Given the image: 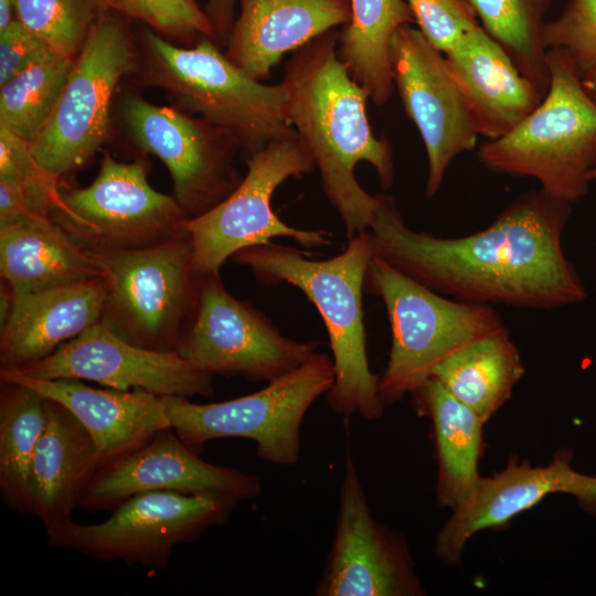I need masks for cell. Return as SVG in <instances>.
Masks as SVG:
<instances>
[{"label":"cell","mask_w":596,"mask_h":596,"mask_svg":"<svg viewBox=\"0 0 596 596\" xmlns=\"http://www.w3.org/2000/svg\"><path fill=\"white\" fill-rule=\"evenodd\" d=\"M571 213L572 203L538 189L510 202L486 228L444 238L411 230L395 201L379 194L370 232L376 256L440 295L547 310L586 298L562 247Z\"/></svg>","instance_id":"cell-1"},{"label":"cell","mask_w":596,"mask_h":596,"mask_svg":"<svg viewBox=\"0 0 596 596\" xmlns=\"http://www.w3.org/2000/svg\"><path fill=\"white\" fill-rule=\"evenodd\" d=\"M336 30L292 52L285 66L286 116L319 171L323 193L339 213L348 238L370 230L379 194L368 193L354 175L370 163L383 189L394 182L392 149L376 138L366 114L364 87L339 58Z\"/></svg>","instance_id":"cell-2"},{"label":"cell","mask_w":596,"mask_h":596,"mask_svg":"<svg viewBox=\"0 0 596 596\" xmlns=\"http://www.w3.org/2000/svg\"><path fill=\"white\" fill-rule=\"evenodd\" d=\"M309 253L268 243L248 247L232 258L249 267L262 284H290L315 305L326 326L334 383L327 395L338 415L379 418L384 403L379 376L369 365L362 292L369 264L375 255L370 230L349 238L345 249L329 259H309Z\"/></svg>","instance_id":"cell-3"},{"label":"cell","mask_w":596,"mask_h":596,"mask_svg":"<svg viewBox=\"0 0 596 596\" xmlns=\"http://www.w3.org/2000/svg\"><path fill=\"white\" fill-rule=\"evenodd\" d=\"M137 46L138 65L131 75L137 86L162 89L172 106L228 135L245 158L296 132L287 120L283 82L268 85L251 77L214 39L181 46L148 26Z\"/></svg>","instance_id":"cell-4"},{"label":"cell","mask_w":596,"mask_h":596,"mask_svg":"<svg viewBox=\"0 0 596 596\" xmlns=\"http://www.w3.org/2000/svg\"><path fill=\"white\" fill-rule=\"evenodd\" d=\"M546 63L542 102L511 131L482 143L478 159L492 172L534 178L547 194L574 203L587 194L596 167V103L563 51L547 50Z\"/></svg>","instance_id":"cell-5"},{"label":"cell","mask_w":596,"mask_h":596,"mask_svg":"<svg viewBox=\"0 0 596 596\" xmlns=\"http://www.w3.org/2000/svg\"><path fill=\"white\" fill-rule=\"evenodd\" d=\"M364 289L383 300L391 323V352L379 376L385 406L413 394L457 350L507 329L490 305L445 298L376 255Z\"/></svg>","instance_id":"cell-6"},{"label":"cell","mask_w":596,"mask_h":596,"mask_svg":"<svg viewBox=\"0 0 596 596\" xmlns=\"http://www.w3.org/2000/svg\"><path fill=\"white\" fill-rule=\"evenodd\" d=\"M333 383L332 358L315 351L300 366L248 395L209 404L175 395L162 401L173 430L199 455L213 439L241 437L255 441L262 460L291 466L299 459L306 413Z\"/></svg>","instance_id":"cell-7"},{"label":"cell","mask_w":596,"mask_h":596,"mask_svg":"<svg viewBox=\"0 0 596 596\" xmlns=\"http://www.w3.org/2000/svg\"><path fill=\"white\" fill-rule=\"evenodd\" d=\"M89 251L107 285L100 322L140 348L178 351L199 284L189 235L181 231L143 247Z\"/></svg>","instance_id":"cell-8"},{"label":"cell","mask_w":596,"mask_h":596,"mask_svg":"<svg viewBox=\"0 0 596 596\" xmlns=\"http://www.w3.org/2000/svg\"><path fill=\"white\" fill-rule=\"evenodd\" d=\"M126 15L103 14L75 57L61 98L29 143L31 155L55 178L84 167L106 142L114 95L138 65V46Z\"/></svg>","instance_id":"cell-9"},{"label":"cell","mask_w":596,"mask_h":596,"mask_svg":"<svg viewBox=\"0 0 596 596\" xmlns=\"http://www.w3.org/2000/svg\"><path fill=\"white\" fill-rule=\"evenodd\" d=\"M247 172L235 190L210 211L184 220L196 276L219 273L242 249L289 237L305 247L330 244L324 230H301L280 220L272 206L276 189L290 178L311 173L315 162L297 132L245 158Z\"/></svg>","instance_id":"cell-10"},{"label":"cell","mask_w":596,"mask_h":596,"mask_svg":"<svg viewBox=\"0 0 596 596\" xmlns=\"http://www.w3.org/2000/svg\"><path fill=\"white\" fill-rule=\"evenodd\" d=\"M240 502L214 492H142L115 508L102 523L71 519L47 529L46 541L51 547L99 561L163 570L177 545L198 540L209 528L226 522Z\"/></svg>","instance_id":"cell-11"},{"label":"cell","mask_w":596,"mask_h":596,"mask_svg":"<svg viewBox=\"0 0 596 596\" xmlns=\"http://www.w3.org/2000/svg\"><path fill=\"white\" fill-rule=\"evenodd\" d=\"M51 216L88 249L152 245L180 233L189 217L173 195L150 185L143 160L124 162L108 153L87 187L60 192Z\"/></svg>","instance_id":"cell-12"},{"label":"cell","mask_w":596,"mask_h":596,"mask_svg":"<svg viewBox=\"0 0 596 596\" xmlns=\"http://www.w3.org/2000/svg\"><path fill=\"white\" fill-rule=\"evenodd\" d=\"M119 116L129 140L166 166L172 195L189 217L216 206L242 181L234 164L240 147L204 119L128 92L120 100Z\"/></svg>","instance_id":"cell-13"},{"label":"cell","mask_w":596,"mask_h":596,"mask_svg":"<svg viewBox=\"0 0 596 596\" xmlns=\"http://www.w3.org/2000/svg\"><path fill=\"white\" fill-rule=\"evenodd\" d=\"M178 352L214 375L270 382L300 366L317 342L283 336L263 312L232 296L219 273L200 276Z\"/></svg>","instance_id":"cell-14"},{"label":"cell","mask_w":596,"mask_h":596,"mask_svg":"<svg viewBox=\"0 0 596 596\" xmlns=\"http://www.w3.org/2000/svg\"><path fill=\"white\" fill-rule=\"evenodd\" d=\"M315 594L425 595L405 540L373 517L350 451L344 460L336 531Z\"/></svg>","instance_id":"cell-15"},{"label":"cell","mask_w":596,"mask_h":596,"mask_svg":"<svg viewBox=\"0 0 596 596\" xmlns=\"http://www.w3.org/2000/svg\"><path fill=\"white\" fill-rule=\"evenodd\" d=\"M390 60L402 105L426 149L425 192L427 198H433L453 160L473 150L480 135L445 55L418 29L407 24L396 30Z\"/></svg>","instance_id":"cell-16"},{"label":"cell","mask_w":596,"mask_h":596,"mask_svg":"<svg viewBox=\"0 0 596 596\" xmlns=\"http://www.w3.org/2000/svg\"><path fill=\"white\" fill-rule=\"evenodd\" d=\"M11 370L42 380H86L121 391L141 389L159 396L213 394V375L178 351L140 348L100 321L46 358Z\"/></svg>","instance_id":"cell-17"},{"label":"cell","mask_w":596,"mask_h":596,"mask_svg":"<svg viewBox=\"0 0 596 596\" xmlns=\"http://www.w3.org/2000/svg\"><path fill=\"white\" fill-rule=\"evenodd\" d=\"M149 491L214 492L243 501L257 497L262 483L240 469L203 460L169 427L103 465L84 490L79 507L92 513L113 511L130 497Z\"/></svg>","instance_id":"cell-18"},{"label":"cell","mask_w":596,"mask_h":596,"mask_svg":"<svg viewBox=\"0 0 596 596\" xmlns=\"http://www.w3.org/2000/svg\"><path fill=\"white\" fill-rule=\"evenodd\" d=\"M571 458V451L558 450L543 467L512 458L499 473L481 477L471 493L453 508L439 531L436 556L448 564L458 563L473 534L505 524L549 494H572L585 508L596 510V477L574 470L570 466Z\"/></svg>","instance_id":"cell-19"},{"label":"cell","mask_w":596,"mask_h":596,"mask_svg":"<svg viewBox=\"0 0 596 596\" xmlns=\"http://www.w3.org/2000/svg\"><path fill=\"white\" fill-rule=\"evenodd\" d=\"M1 382L23 384L72 412L94 439L102 466L171 427L162 396L141 389H95L81 380H42L1 369Z\"/></svg>","instance_id":"cell-20"},{"label":"cell","mask_w":596,"mask_h":596,"mask_svg":"<svg viewBox=\"0 0 596 596\" xmlns=\"http://www.w3.org/2000/svg\"><path fill=\"white\" fill-rule=\"evenodd\" d=\"M106 292L105 279L96 277L12 294L8 313L1 320V369H18L42 360L99 322Z\"/></svg>","instance_id":"cell-21"},{"label":"cell","mask_w":596,"mask_h":596,"mask_svg":"<svg viewBox=\"0 0 596 596\" xmlns=\"http://www.w3.org/2000/svg\"><path fill=\"white\" fill-rule=\"evenodd\" d=\"M225 55L263 81L288 52H295L350 20V0H238Z\"/></svg>","instance_id":"cell-22"},{"label":"cell","mask_w":596,"mask_h":596,"mask_svg":"<svg viewBox=\"0 0 596 596\" xmlns=\"http://www.w3.org/2000/svg\"><path fill=\"white\" fill-rule=\"evenodd\" d=\"M444 55L479 135L488 140L511 131L544 98L481 24Z\"/></svg>","instance_id":"cell-23"},{"label":"cell","mask_w":596,"mask_h":596,"mask_svg":"<svg viewBox=\"0 0 596 596\" xmlns=\"http://www.w3.org/2000/svg\"><path fill=\"white\" fill-rule=\"evenodd\" d=\"M46 421L30 470L32 515L45 529L70 521L95 472L98 448L82 423L65 406L45 397Z\"/></svg>","instance_id":"cell-24"},{"label":"cell","mask_w":596,"mask_h":596,"mask_svg":"<svg viewBox=\"0 0 596 596\" xmlns=\"http://www.w3.org/2000/svg\"><path fill=\"white\" fill-rule=\"evenodd\" d=\"M0 272L17 295L103 277L93 253L51 215L0 224Z\"/></svg>","instance_id":"cell-25"},{"label":"cell","mask_w":596,"mask_h":596,"mask_svg":"<svg viewBox=\"0 0 596 596\" xmlns=\"http://www.w3.org/2000/svg\"><path fill=\"white\" fill-rule=\"evenodd\" d=\"M416 406L432 421L438 475L437 501L455 508L475 489L486 421L429 377L413 393Z\"/></svg>","instance_id":"cell-26"},{"label":"cell","mask_w":596,"mask_h":596,"mask_svg":"<svg viewBox=\"0 0 596 596\" xmlns=\"http://www.w3.org/2000/svg\"><path fill=\"white\" fill-rule=\"evenodd\" d=\"M413 23L406 0H350V20L338 34L337 51L375 105L386 104L395 89L390 60L392 38L397 29Z\"/></svg>","instance_id":"cell-27"},{"label":"cell","mask_w":596,"mask_h":596,"mask_svg":"<svg viewBox=\"0 0 596 596\" xmlns=\"http://www.w3.org/2000/svg\"><path fill=\"white\" fill-rule=\"evenodd\" d=\"M523 374L520 352L505 329L457 350L430 376L487 422Z\"/></svg>","instance_id":"cell-28"},{"label":"cell","mask_w":596,"mask_h":596,"mask_svg":"<svg viewBox=\"0 0 596 596\" xmlns=\"http://www.w3.org/2000/svg\"><path fill=\"white\" fill-rule=\"evenodd\" d=\"M46 421L45 397L15 382H1L0 493L6 505L31 514L32 458Z\"/></svg>","instance_id":"cell-29"},{"label":"cell","mask_w":596,"mask_h":596,"mask_svg":"<svg viewBox=\"0 0 596 596\" xmlns=\"http://www.w3.org/2000/svg\"><path fill=\"white\" fill-rule=\"evenodd\" d=\"M485 31L545 96L550 85L544 15L552 0H466Z\"/></svg>","instance_id":"cell-30"},{"label":"cell","mask_w":596,"mask_h":596,"mask_svg":"<svg viewBox=\"0 0 596 596\" xmlns=\"http://www.w3.org/2000/svg\"><path fill=\"white\" fill-rule=\"evenodd\" d=\"M75 57L53 52L0 86V127L31 143L52 116Z\"/></svg>","instance_id":"cell-31"},{"label":"cell","mask_w":596,"mask_h":596,"mask_svg":"<svg viewBox=\"0 0 596 596\" xmlns=\"http://www.w3.org/2000/svg\"><path fill=\"white\" fill-rule=\"evenodd\" d=\"M14 15L49 46L76 57L98 19L117 11V0H13ZM118 12V11H117Z\"/></svg>","instance_id":"cell-32"},{"label":"cell","mask_w":596,"mask_h":596,"mask_svg":"<svg viewBox=\"0 0 596 596\" xmlns=\"http://www.w3.org/2000/svg\"><path fill=\"white\" fill-rule=\"evenodd\" d=\"M117 11L146 23L181 46H192L202 38L214 39L212 24L195 0H117Z\"/></svg>","instance_id":"cell-33"},{"label":"cell","mask_w":596,"mask_h":596,"mask_svg":"<svg viewBox=\"0 0 596 596\" xmlns=\"http://www.w3.org/2000/svg\"><path fill=\"white\" fill-rule=\"evenodd\" d=\"M542 36L546 51H563L581 74L596 67V0H568Z\"/></svg>","instance_id":"cell-34"},{"label":"cell","mask_w":596,"mask_h":596,"mask_svg":"<svg viewBox=\"0 0 596 596\" xmlns=\"http://www.w3.org/2000/svg\"><path fill=\"white\" fill-rule=\"evenodd\" d=\"M418 30L437 51L446 54L471 29L479 25L466 0H406Z\"/></svg>","instance_id":"cell-35"},{"label":"cell","mask_w":596,"mask_h":596,"mask_svg":"<svg viewBox=\"0 0 596 596\" xmlns=\"http://www.w3.org/2000/svg\"><path fill=\"white\" fill-rule=\"evenodd\" d=\"M53 52L44 40L13 20L0 30V86Z\"/></svg>","instance_id":"cell-36"},{"label":"cell","mask_w":596,"mask_h":596,"mask_svg":"<svg viewBox=\"0 0 596 596\" xmlns=\"http://www.w3.org/2000/svg\"><path fill=\"white\" fill-rule=\"evenodd\" d=\"M0 180L57 187L58 179L41 168L28 142L0 127Z\"/></svg>","instance_id":"cell-37"},{"label":"cell","mask_w":596,"mask_h":596,"mask_svg":"<svg viewBox=\"0 0 596 596\" xmlns=\"http://www.w3.org/2000/svg\"><path fill=\"white\" fill-rule=\"evenodd\" d=\"M237 2L238 0H206L204 12L212 24L214 40L226 44L235 20Z\"/></svg>","instance_id":"cell-38"},{"label":"cell","mask_w":596,"mask_h":596,"mask_svg":"<svg viewBox=\"0 0 596 596\" xmlns=\"http://www.w3.org/2000/svg\"><path fill=\"white\" fill-rule=\"evenodd\" d=\"M13 20H15L13 0H0V30Z\"/></svg>","instance_id":"cell-39"},{"label":"cell","mask_w":596,"mask_h":596,"mask_svg":"<svg viewBox=\"0 0 596 596\" xmlns=\"http://www.w3.org/2000/svg\"><path fill=\"white\" fill-rule=\"evenodd\" d=\"M582 84L590 98L596 103V67L581 74Z\"/></svg>","instance_id":"cell-40"},{"label":"cell","mask_w":596,"mask_h":596,"mask_svg":"<svg viewBox=\"0 0 596 596\" xmlns=\"http://www.w3.org/2000/svg\"><path fill=\"white\" fill-rule=\"evenodd\" d=\"M588 179L590 182L596 180V167L589 172Z\"/></svg>","instance_id":"cell-41"}]
</instances>
